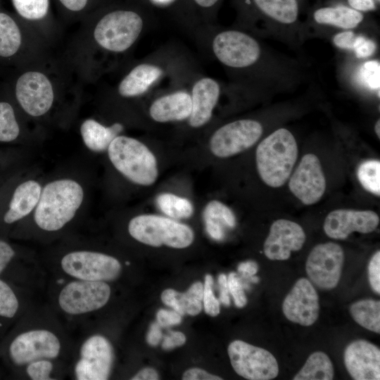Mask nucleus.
I'll return each instance as SVG.
<instances>
[{"label": "nucleus", "mask_w": 380, "mask_h": 380, "mask_svg": "<svg viewBox=\"0 0 380 380\" xmlns=\"http://www.w3.org/2000/svg\"><path fill=\"white\" fill-rule=\"evenodd\" d=\"M32 164V162L27 163L0 174V201L12 181L27 170Z\"/></svg>", "instance_id": "nucleus-43"}, {"label": "nucleus", "mask_w": 380, "mask_h": 380, "mask_svg": "<svg viewBox=\"0 0 380 380\" xmlns=\"http://www.w3.org/2000/svg\"><path fill=\"white\" fill-rule=\"evenodd\" d=\"M315 21L319 24L331 25L343 29L357 27L362 20V14L353 8L338 6L322 8L314 13Z\"/></svg>", "instance_id": "nucleus-28"}, {"label": "nucleus", "mask_w": 380, "mask_h": 380, "mask_svg": "<svg viewBox=\"0 0 380 380\" xmlns=\"http://www.w3.org/2000/svg\"><path fill=\"white\" fill-rule=\"evenodd\" d=\"M17 12L27 20L43 18L49 10V0H12Z\"/></svg>", "instance_id": "nucleus-37"}, {"label": "nucleus", "mask_w": 380, "mask_h": 380, "mask_svg": "<svg viewBox=\"0 0 380 380\" xmlns=\"http://www.w3.org/2000/svg\"><path fill=\"white\" fill-rule=\"evenodd\" d=\"M70 373L76 380L108 379L115 361L110 341L100 333L87 332L73 348Z\"/></svg>", "instance_id": "nucleus-9"}, {"label": "nucleus", "mask_w": 380, "mask_h": 380, "mask_svg": "<svg viewBox=\"0 0 380 380\" xmlns=\"http://www.w3.org/2000/svg\"><path fill=\"white\" fill-rule=\"evenodd\" d=\"M111 293L108 282L65 278L55 291L53 303L68 320L88 321L108 303Z\"/></svg>", "instance_id": "nucleus-5"}, {"label": "nucleus", "mask_w": 380, "mask_h": 380, "mask_svg": "<svg viewBox=\"0 0 380 380\" xmlns=\"http://www.w3.org/2000/svg\"><path fill=\"white\" fill-rule=\"evenodd\" d=\"M227 283L229 293L233 297L235 305L239 308H243L247 303V298L241 279L235 272H232L227 277Z\"/></svg>", "instance_id": "nucleus-40"}, {"label": "nucleus", "mask_w": 380, "mask_h": 380, "mask_svg": "<svg viewBox=\"0 0 380 380\" xmlns=\"http://www.w3.org/2000/svg\"><path fill=\"white\" fill-rule=\"evenodd\" d=\"M379 217L372 210L337 209L330 212L324 222V231L330 238L343 240L353 232L368 234L374 232Z\"/></svg>", "instance_id": "nucleus-18"}, {"label": "nucleus", "mask_w": 380, "mask_h": 380, "mask_svg": "<svg viewBox=\"0 0 380 380\" xmlns=\"http://www.w3.org/2000/svg\"><path fill=\"white\" fill-rule=\"evenodd\" d=\"M374 130H375V132H376V135L379 138L380 137V121H379V120H378L376 121V124H375Z\"/></svg>", "instance_id": "nucleus-56"}, {"label": "nucleus", "mask_w": 380, "mask_h": 380, "mask_svg": "<svg viewBox=\"0 0 380 380\" xmlns=\"http://www.w3.org/2000/svg\"><path fill=\"white\" fill-rule=\"evenodd\" d=\"M357 176L361 185L369 192L380 195V162L369 160L362 162L358 167Z\"/></svg>", "instance_id": "nucleus-34"}, {"label": "nucleus", "mask_w": 380, "mask_h": 380, "mask_svg": "<svg viewBox=\"0 0 380 380\" xmlns=\"http://www.w3.org/2000/svg\"><path fill=\"white\" fill-rule=\"evenodd\" d=\"M16 101L25 115L32 119L48 116L53 110L55 93L49 77L39 71H27L17 80Z\"/></svg>", "instance_id": "nucleus-11"}, {"label": "nucleus", "mask_w": 380, "mask_h": 380, "mask_svg": "<svg viewBox=\"0 0 380 380\" xmlns=\"http://www.w3.org/2000/svg\"><path fill=\"white\" fill-rule=\"evenodd\" d=\"M156 319L160 327H171L182 322V315L174 310L160 309L157 312Z\"/></svg>", "instance_id": "nucleus-45"}, {"label": "nucleus", "mask_w": 380, "mask_h": 380, "mask_svg": "<svg viewBox=\"0 0 380 380\" xmlns=\"http://www.w3.org/2000/svg\"><path fill=\"white\" fill-rule=\"evenodd\" d=\"M282 311L289 321L302 326L312 325L319 313L318 294L310 280L296 281L282 303Z\"/></svg>", "instance_id": "nucleus-17"}, {"label": "nucleus", "mask_w": 380, "mask_h": 380, "mask_svg": "<svg viewBox=\"0 0 380 380\" xmlns=\"http://www.w3.org/2000/svg\"><path fill=\"white\" fill-rule=\"evenodd\" d=\"M160 326L158 322H152L146 334V342L151 346H156L162 338Z\"/></svg>", "instance_id": "nucleus-50"}, {"label": "nucleus", "mask_w": 380, "mask_h": 380, "mask_svg": "<svg viewBox=\"0 0 380 380\" xmlns=\"http://www.w3.org/2000/svg\"><path fill=\"white\" fill-rule=\"evenodd\" d=\"M360 82L371 90H378L380 87V63L376 61L365 62L357 73Z\"/></svg>", "instance_id": "nucleus-38"}, {"label": "nucleus", "mask_w": 380, "mask_h": 380, "mask_svg": "<svg viewBox=\"0 0 380 380\" xmlns=\"http://www.w3.org/2000/svg\"><path fill=\"white\" fill-rule=\"evenodd\" d=\"M182 379L183 380H222V378L211 374L204 369L193 367L186 370Z\"/></svg>", "instance_id": "nucleus-47"}, {"label": "nucleus", "mask_w": 380, "mask_h": 380, "mask_svg": "<svg viewBox=\"0 0 380 380\" xmlns=\"http://www.w3.org/2000/svg\"><path fill=\"white\" fill-rule=\"evenodd\" d=\"M205 227L208 236L215 241L224 239L226 232L234 229L236 219L234 212L220 201L213 200L205 206L203 211Z\"/></svg>", "instance_id": "nucleus-27"}, {"label": "nucleus", "mask_w": 380, "mask_h": 380, "mask_svg": "<svg viewBox=\"0 0 380 380\" xmlns=\"http://www.w3.org/2000/svg\"><path fill=\"white\" fill-rule=\"evenodd\" d=\"M123 126L118 122L106 125L94 118L85 119L80 127L82 143L94 153H105L115 137L120 134Z\"/></svg>", "instance_id": "nucleus-23"}, {"label": "nucleus", "mask_w": 380, "mask_h": 380, "mask_svg": "<svg viewBox=\"0 0 380 380\" xmlns=\"http://www.w3.org/2000/svg\"><path fill=\"white\" fill-rule=\"evenodd\" d=\"M186 342V336L181 331H170L165 335L162 343L164 350H171L184 345Z\"/></svg>", "instance_id": "nucleus-48"}, {"label": "nucleus", "mask_w": 380, "mask_h": 380, "mask_svg": "<svg viewBox=\"0 0 380 380\" xmlns=\"http://www.w3.org/2000/svg\"><path fill=\"white\" fill-rule=\"evenodd\" d=\"M376 49V45L372 40L364 36L356 37L353 51L357 58H367L374 53Z\"/></svg>", "instance_id": "nucleus-44"}, {"label": "nucleus", "mask_w": 380, "mask_h": 380, "mask_svg": "<svg viewBox=\"0 0 380 380\" xmlns=\"http://www.w3.org/2000/svg\"><path fill=\"white\" fill-rule=\"evenodd\" d=\"M344 364L355 380L380 379V350L366 340L358 339L345 349Z\"/></svg>", "instance_id": "nucleus-20"}, {"label": "nucleus", "mask_w": 380, "mask_h": 380, "mask_svg": "<svg viewBox=\"0 0 380 380\" xmlns=\"http://www.w3.org/2000/svg\"><path fill=\"white\" fill-rule=\"evenodd\" d=\"M289 179L290 191L305 205L317 203L325 192V176L320 161L315 154L303 156Z\"/></svg>", "instance_id": "nucleus-16"}, {"label": "nucleus", "mask_w": 380, "mask_h": 380, "mask_svg": "<svg viewBox=\"0 0 380 380\" xmlns=\"http://www.w3.org/2000/svg\"><path fill=\"white\" fill-rule=\"evenodd\" d=\"M356 37L352 31L342 32L334 37L333 42L338 48L353 50Z\"/></svg>", "instance_id": "nucleus-46"}, {"label": "nucleus", "mask_w": 380, "mask_h": 380, "mask_svg": "<svg viewBox=\"0 0 380 380\" xmlns=\"http://www.w3.org/2000/svg\"><path fill=\"white\" fill-rule=\"evenodd\" d=\"M343 262L341 246L334 242L319 243L309 253L305 270L311 283L319 289L331 290L338 284Z\"/></svg>", "instance_id": "nucleus-14"}, {"label": "nucleus", "mask_w": 380, "mask_h": 380, "mask_svg": "<svg viewBox=\"0 0 380 380\" xmlns=\"http://www.w3.org/2000/svg\"><path fill=\"white\" fill-rule=\"evenodd\" d=\"M157 207L167 217L182 220L191 217L194 213L191 201L184 196L170 192H163L156 199Z\"/></svg>", "instance_id": "nucleus-31"}, {"label": "nucleus", "mask_w": 380, "mask_h": 380, "mask_svg": "<svg viewBox=\"0 0 380 380\" xmlns=\"http://www.w3.org/2000/svg\"><path fill=\"white\" fill-rule=\"evenodd\" d=\"M350 6L356 11H368L375 9L374 0H348Z\"/></svg>", "instance_id": "nucleus-53"}, {"label": "nucleus", "mask_w": 380, "mask_h": 380, "mask_svg": "<svg viewBox=\"0 0 380 380\" xmlns=\"http://www.w3.org/2000/svg\"><path fill=\"white\" fill-rule=\"evenodd\" d=\"M212 47L220 62L235 68L254 64L260 55L258 42L250 35L237 30L218 33L213 39Z\"/></svg>", "instance_id": "nucleus-15"}, {"label": "nucleus", "mask_w": 380, "mask_h": 380, "mask_svg": "<svg viewBox=\"0 0 380 380\" xmlns=\"http://www.w3.org/2000/svg\"><path fill=\"white\" fill-rule=\"evenodd\" d=\"M20 299L14 290L0 279V317L12 319L19 312Z\"/></svg>", "instance_id": "nucleus-36"}, {"label": "nucleus", "mask_w": 380, "mask_h": 380, "mask_svg": "<svg viewBox=\"0 0 380 380\" xmlns=\"http://www.w3.org/2000/svg\"><path fill=\"white\" fill-rule=\"evenodd\" d=\"M132 380H156L159 379L158 372L151 367H145L137 372L130 378Z\"/></svg>", "instance_id": "nucleus-52"}, {"label": "nucleus", "mask_w": 380, "mask_h": 380, "mask_svg": "<svg viewBox=\"0 0 380 380\" xmlns=\"http://www.w3.org/2000/svg\"><path fill=\"white\" fill-rule=\"evenodd\" d=\"M334 372L329 356L321 351L309 355L300 370L294 376L293 380H331Z\"/></svg>", "instance_id": "nucleus-29"}, {"label": "nucleus", "mask_w": 380, "mask_h": 380, "mask_svg": "<svg viewBox=\"0 0 380 380\" xmlns=\"http://www.w3.org/2000/svg\"><path fill=\"white\" fill-rule=\"evenodd\" d=\"M46 173L36 163L14 179L0 201V227L8 231L27 219L40 197Z\"/></svg>", "instance_id": "nucleus-7"}, {"label": "nucleus", "mask_w": 380, "mask_h": 380, "mask_svg": "<svg viewBox=\"0 0 380 380\" xmlns=\"http://www.w3.org/2000/svg\"><path fill=\"white\" fill-rule=\"evenodd\" d=\"M157 1H167L168 0H157Z\"/></svg>", "instance_id": "nucleus-57"}, {"label": "nucleus", "mask_w": 380, "mask_h": 380, "mask_svg": "<svg viewBox=\"0 0 380 380\" xmlns=\"http://www.w3.org/2000/svg\"><path fill=\"white\" fill-rule=\"evenodd\" d=\"M27 251L20 252L15 246L0 236V275L17 257Z\"/></svg>", "instance_id": "nucleus-41"}, {"label": "nucleus", "mask_w": 380, "mask_h": 380, "mask_svg": "<svg viewBox=\"0 0 380 380\" xmlns=\"http://www.w3.org/2000/svg\"><path fill=\"white\" fill-rule=\"evenodd\" d=\"M108 175L134 186L149 187L158 180L157 158L141 140L119 134L106 151Z\"/></svg>", "instance_id": "nucleus-4"}, {"label": "nucleus", "mask_w": 380, "mask_h": 380, "mask_svg": "<svg viewBox=\"0 0 380 380\" xmlns=\"http://www.w3.org/2000/svg\"><path fill=\"white\" fill-rule=\"evenodd\" d=\"M31 321L30 326L20 332L9 345L8 354L12 362L23 368L42 360L63 365L73 353L64 331L53 322Z\"/></svg>", "instance_id": "nucleus-3"}, {"label": "nucleus", "mask_w": 380, "mask_h": 380, "mask_svg": "<svg viewBox=\"0 0 380 380\" xmlns=\"http://www.w3.org/2000/svg\"><path fill=\"white\" fill-rule=\"evenodd\" d=\"M68 9L72 11H79L83 9L88 0H59Z\"/></svg>", "instance_id": "nucleus-54"}, {"label": "nucleus", "mask_w": 380, "mask_h": 380, "mask_svg": "<svg viewBox=\"0 0 380 380\" xmlns=\"http://www.w3.org/2000/svg\"><path fill=\"white\" fill-rule=\"evenodd\" d=\"M92 186V174L82 163H68L46 174L38 203L15 227L17 234L46 243L69 234L87 210Z\"/></svg>", "instance_id": "nucleus-1"}, {"label": "nucleus", "mask_w": 380, "mask_h": 380, "mask_svg": "<svg viewBox=\"0 0 380 380\" xmlns=\"http://www.w3.org/2000/svg\"><path fill=\"white\" fill-rule=\"evenodd\" d=\"M305 241V234L298 223L285 219L274 221L263 245L265 255L271 260H288Z\"/></svg>", "instance_id": "nucleus-19"}, {"label": "nucleus", "mask_w": 380, "mask_h": 380, "mask_svg": "<svg viewBox=\"0 0 380 380\" xmlns=\"http://www.w3.org/2000/svg\"><path fill=\"white\" fill-rule=\"evenodd\" d=\"M258 8L267 16L283 24H291L298 18L296 0H254Z\"/></svg>", "instance_id": "nucleus-32"}, {"label": "nucleus", "mask_w": 380, "mask_h": 380, "mask_svg": "<svg viewBox=\"0 0 380 380\" xmlns=\"http://www.w3.org/2000/svg\"><path fill=\"white\" fill-rule=\"evenodd\" d=\"M191 112V94L184 91L173 92L156 99L148 110L151 118L160 123L188 120Z\"/></svg>", "instance_id": "nucleus-22"}, {"label": "nucleus", "mask_w": 380, "mask_h": 380, "mask_svg": "<svg viewBox=\"0 0 380 380\" xmlns=\"http://www.w3.org/2000/svg\"><path fill=\"white\" fill-rule=\"evenodd\" d=\"M263 132L254 120L242 119L224 125L211 135L208 148L218 158H227L246 151L257 143Z\"/></svg>", "instance_id": "nucleus-12"}, {"label": "nucleus", "mask_w": 380, "mask_h": 380, "mask_svg": "<svg viewBox=\"0 0 380 380\" xmlns=\"http://www.w3.org/2000/svg\"><path fill=\"white\" fill-rule=\"evenodd\" d=\"M126 228L132 239L153 247L166 246L182 249L190 246L195 238L189 225L157 214L134 215L127 220Z\"/></svg>", "instance_id": "nucleus-8"}, {"label": "nucleus", "mask_w": 380, "mask_h": 380, "mask_svg": "<svg viewBox=\"0 0 380 380\" xmlns=\"http://www.w3.org/2000/svg\"><path fill=\"white\" fill-rule=\"evenodd\" d=\"M31 148L8 147L0 149V174L18 165L32 162Z\"/></svg>", "instance_id": "nucleus-35"}, {"label": "nucleus", "mask_w": 380, "mask_h": 380, "mask_svg": "<svg viewBox=\"0 0 380 380\" xmlns=\"http://www.w3.org/2000/svg\"><path fill=\"white\" fill-rule=\"evenodd\" d=\"M368 279L372 289L380 294V251H377L368 264Z\"/></svg>", "instance_id": "nucleus-42"}, {"label": "nucleus", "mask_w": 380, "mask_h": 380, "mask_svg": "<svg viewBox=\"0 0 380 380\" xmlns=\"http://www.w3.org/2000/svg\"><path fill=\"white\" fill-rule=\"evenodd\" d=\"M163 74V70L155 65L142 63L134 67L120 82L119 94L125 98L144 94Z\"/></svg>", "instance_id": "nucleus-25"}, {"label": "nucleus", "mask_w": 380, "mask_h": 380, "mask_svg": "<svg viewBox=\"0 0 380 380\" xmlns=\"http://www.w3.org/2000/svg\"><path fill=\"white\" fill-rule=\"evenodd\" d=\"M298 145L292 133L280 128L268 135L255 151L257 170L269 186H283L291 175L298 158Z\"/></svg>", "instance_id": "nucleus-6"}, {"label": "nucleus", "mask_w": 380, "mask_h": 380, "mask_svg": "<svg viewBox=\"0 0 380 380\" xmlns=\"http://www.w3.org/2000/svg\"><path fill=\"white\" fill-rule=\"evenodd\" d=\"M220 87L216 80L203 77L196 81L191 90V112L188 122L193 128H200L210 120L218 102Z\"/></svg>", "instance_id": "nucleus-21"}, {"label": "nucleus", "mask_w": 380, "mask_h": 380, "mask_svg": "<svg viewBox=\"0 0 380 380\" xmlns=\"http://www.w3.org/2000/svg\"><path fill=\"white\" fill-rule=\"evenodd\" d=\"M234 370L249 380H270L279 374L276 358L268 350L241 340L231 342L227 348Z\"/></svg>", "instance_id": "nucleus-13"}, {"label": "nucleus", "mask_w": 380, "mask_h": 380, "mask_svg": "<svg viewBox=\"0 0 380 380\" xmlns=\"http://www.w3.org/2000/svg\"><path fill=\"white\" fill-rule=\"evenodd\" d=\"M198 6L208 8L213 6L218 0H194Z\"/></svg>", "instance_id": "nucleus-55"}, {"label": "nucleus", "mask_w": 380, "mask_h": 380, "mask_svg": "<svg viewBox=\"0 0 380 380\" xmlns=\"http://www.w3.org/2000/svg\"><path fill=\"white\" fill-rule=\"evenodd\" d=\"M49 253L55 269L65 278L99 281H113L121 275L120 259L101 251L89 239L68 234Z\"/></svg>", "instance_id": "nucleus-2"}, {"label": "nucleus", "mask_w": 380, "mask_h": 380, "mask_svg": "<svg viewBox=\"0 0 380 380\" xmlns=\"http://www.w3.org/2000/svg\"><path fill=\"white\" fill-rule=\"evenodd\" d=\"M141 16L131 11H115L104 15L96 24L94 38L101 48L120 53L129 49L143 28Z\"/></svg>", "instance_id": "nucleus-10"}, {"label": "nucleus", "mask_w": 380, "mask_h": 380, "mask_svg": "<svg viewBox=\"0 0 380 380\" xmlns=\"http://www.w3.org/2000/svg\"><path fill=\"white\" fill-rule=\"evenodd\" d=\"M349 312L353 319L369 331L380 333V301L362 299L350 305Z\"/></svg>", "instance_id": "nucleus-30"}, {"label": "nucleus", "mask_w": 380, "mask_h": 380, "mask_svg": "<svg viewBox=\"0 0 380 380\" xmlns=\"http://www.w3.org/2000/svg\"><path fill=\"white\" fill-rule=\"evenodd\" d=\"M203 284L201 281L192 284L184 293L167 289L161 293L162 302L171 307L182 316L197 315L203 308Z\"/></svg>", "instance_id": "nucleus-26"}, {"label": "nucleus", "mask_w": 380, "mask_h": 380, "mask_svg": "<svg viewBox=\"0 0 380 380\" xmlns=\"http://www.w3.org/2000/svg\"><path fill=\"white\" fill-rule=\"evenodd\" d=\"M258 265L253 260L241 262L237 267L239 272L248 277H253L258 272Z\"/></svg>", "instance_id": "nucleus-51"}, {"label": "nucleus", "mask_w": 380, "mask_h": 380, "mask_svg": "<svg viewBox=\"0 0 380 380\" xmlns=\"http://www.w3.org/2000/svg\"><path fill=\"white\" fill-rule=\"evenodd\" d=\"M20 30L8 15L0 13V56L8 58L18 52L21 45Z\"/></svg>", "instance_id": "nucleus-33"}, {"label": "nucleus", "mask_w": 380, "mask_h": 380, "mask_svg": "<svg viewBox=\"0 0 380 380\" xmlns=\"http://www.w3.org/2000/svg\"><path fill=\"white\" fill-rule=\"evenodd\" d=\"M38 138L27 133L15 110L9 102L0 101V144H19L30 147L37 144Z\"/></svg>", "instance_id": "nucleus-24"}, {"label": "nucleus", "mask_w": 380, "mask_h": 380, "mask_svg": "<svg viewBox=\"0 0 380 380\" xmlns=\"http://www.w3.org/2000/svg\"><path fill=\"white\" fill-rule=\"evenodd\" d=\"M217 281L220 289L219 301L224 306L228 307L230 305V298L227 276L224 274H220L218 276Z\"/></svg>", "instance_id": "nucleus-49"}, {"label": "nucleus", "mask_w": 380, "mask_h": 380, "mask_svg": "<svg viewBox=\"0 0 380 380\" xmlns=\"http://www.w3.org/2000/svg\"><path fill=\"white\" fill-rule=\"evenodd\" d=\"M219 300L213 293V278L210 274L205 276L203 284V305L205 312L211 317H215L220 312Z\"/></svg>", "instance_id": "nucleus-39"}, {"label": "nucleus", "mask_w": 380, "mask_h": 380, "mask_svg": "<svg viewBox=\"0 0 380 380\" xmlns=\"http://www.w3.org/2000/svg\"><path fill=\"white\" fill-rule=\"evenodd\" d=\"M378 1H379V0H378Z\"/></svg>", "instance_id": "nucleus-58"}]
</instances>
